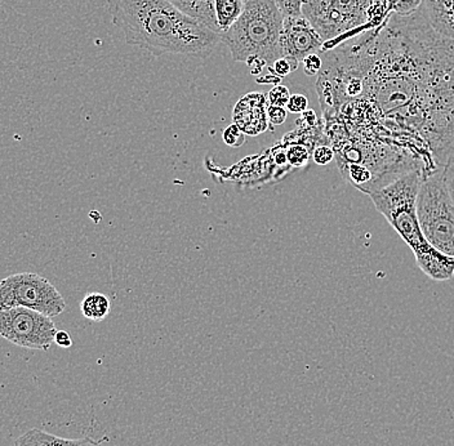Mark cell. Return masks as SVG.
Wrapping results in <instances>:
<instances>
[{
	"instance_id": "6da1fadb",
	"label": "cell",
	"mask_w": 454,
	"mask_h": 446,
	"mask_svg": "<svg viewBox=\"0 0 454 446\" xmlns=\"http://www.w3.org/2000/svg\"><path fill=\"white\" fill-rule=\"evenodd\" d=\"M367 96L393 127L419 130L438 166L454 160V41L419 8L391 13L372 33Z\"/></svg>"
},
{
	"instance_id": "7a4b0ae2",
	"label": "cell",
	"mask_w": 454,
	"mask_h": 446,
	"mask_svg": "<svg viewBox=\"0 0 454 446\" xmlns=\"http://www.w3.org/2000/svg\"><path fill=\"white\" fill-rule=\"evenodd\" d=\"M113 24L129 45L153 56H208L221 34L204 27L168 0H107Z\"/></svg>"
},
{
	"instance_id": "3957f363",
	"label": "cell",
	"mask_w": 454,
	"mask_h": 446,
	"mask_svg": "<svg viewBox=\"0 0 454 446\" xmlns=\"http://www.w3.org/2000/svg\"><path fill=\"white\" fill-rule=\"evenodd\" d=\"M424 178L421 169L410 170L368 195L377 210L414 253L419 269L430 279L450 280L454 274V257L442 254L427 243L417 217V194Z\"/></svg>"
},
{
	"instance_id": "277c9868",
	"label": "cell",
	"mask_w": 454,
	"mask_h": 446,
	"mask_svg": "<svg viewBox=\"0 0 454 446\" xmlns=\"http://www.w3.org/2000/svg\"><path fill=\"white\" fill-rule=\"evenodd\" d=\"M283 21L274 0H247L238 21L221 34V43L229 48L235 62H244L252 75H260L283 57Z\"/></svg>"
},
{
	"instance_id": "5b68a950",
	"label": "cell",
	"mask_w": 454,
	"mask_h": 446,
	"mask_svg": "<svg viewBox=\"0 0 454 446\" xmlns=\"http://www.w3.org/2000/svg\"><path fill=\"white\" fill-rule=\"evenodd\" d=\"M373 0H303L302 16L319 34L322 52L365 33Z\"/></svg>"
},
{
	"instance_id": "8992f818",
	"label": "cell",
	"mask_w": 454,
	"mask_h": 446,
	"mask_svg": "<svg viewBox=\"0 0 454 446\" xmlns=\"http://www.w3.org/2000/svg\"><path fill=\"white\" fill-rule=\"evenodd\" d=\"M419 227L427 243L454 257V203L445 186L442 169L425 176L416 201Z\"/></svg>"
},
{
	"instance_id": "52a82bcc",
	"label": "cell",
	"mask_w": 454,
	"mask_h": 446,
	"mask_svg": "<svg viewBox=\"0 0 454 446\" xmlns=\"http://www.w3.org/2000/svg\"><path fill=\"white\" fill-rule=\"evenodd\" d=\"M14 307L53 317L65 311L67 302L50 280L33 272H21L0 280V309Z\"/></svg>"
},
{
	"instance_id": "ba28073f",
	"label": "cell",
	"mask_w": 454,
	"mask_h": 446,
	"mask_svg": "<svg viewBox=\"0 0 454 446\" xmlns=\"http://www.w3.org/2000/svg\"><path fill=\"white\" fill-rule=\"evenodd\" d=\"M56 324L52 317L25 307L0 309V337L12 345L48 351L55 342Z\"/></svg>"
},
{
	"instance_id": "9c48e42d",
	"label": "cell",
	"mask_w": 454,
	"mask_h": 446,
	"mask_svg": "<svg viewBox=\"0 0 454 446\" xmlns=\"http://www.w3.org/2000/svg\"><path fill=\"white\" fill-rule=\"evenodd\" d=\"M325 42L303 16L284 17L282 36L283 57L302 62L306 57L322 52Z\"/></svg>"
},
{
	"instance_id": "30bf717a",
	"label": "cell",
	"mask_w": 454,
	"mask_h": 446,
	"mask_svg": "<svg viewBox=\"0 0 454 446\" xmlns=\"http://www.w3.org/2000/svg\"><path fill=\"white\" fill-rule=\"evenodd\" d=\"M419 11L434 31L454 41V0H422Z\"/></svg>"
},
{
	"instance_id": "8fae6325",
	"label": "cell",
	"mask_w": 454,
	"mask_h": 446,
	"mask_svg": "<svg viewBox=\"0 0 454 446\" xmlns=\"http://www.w3.org/2000/svg\"><path fill=\"white\" fill-rule=\"evenodd\" d=\"M101 442H96L92 437L83 439H65L57 434L31 428L27 433L21 434L14 442V446H101Z\"/></svg>"
},
{
	"instance_id": "7c38bea8",
	"label": "cell",
	"mask_w": 454,
	"mask_h": 446,
	"mask_svg": "<svg viewBox=\"0 0 454 446\" xmlns=\"http://www.w3.org/2000/svg\"><path fill=\"white\" fill-rule=\"evenodd\" d=\"M168 2L178 11L203 25L204 27L209 28L215 33L223 34L218 27L217 20H215L213 0H168Z\"/></svg>"
},
{
	"instance_id": "4fadbf2b",
	"label": "cell",
	"mask_w": 454,
	"mask_h": 446,
	"mask_svg": "<svg viewBox=\"0 0 454 446\" xmlns=\"http://www.w3.org/2000/svg\"><path fill=\"white\" fill-rule=\"evenodd\" d=\"M244 3V0H213L215 20L221 33H225L238 21L243 13Z\"/></svg>"
},
{
	"instance_id": "5bb4252c",
	"label": "cell",
	"mask_w": 454,
	"mask_h": 446,
	"mask_svg": "<svg viewBox=\"0 0 454 446\" xmlns=\"http://www.w3.org/2000/svg\"><path fill=\"white\" fill-rule=\"evenodd\" d=\"M112 302L109 297L102 293H90L85 295L81 303V311L85 319L102 321L109 317Z\"/></svg>"
},
{
	"instance_id": "9a60e30c",
	"label": "cell",
	"mask_w": 454,
	"mask_h": 446,
	"mask_svg": "<svg viewBox=\"0 0 454 446\" xmlns=\"http://www.w3.org/2000/svg\"><path fill=\"white\" fill-rule=\"evenodd\" d=\"M300 62L296 59H289V57H282V59H277L271 67H269L270 73L277 75L278 78H284V76L289 75L298 69Z\"/></svg>"
},
{
	"instance_id": "2e32d148",
	"label": "cell",
	"mask_w": 454,
	"mask_h": 446,
	"mask_svg": "<svg viewBox=\"0 0 454 446\" xmlns=\"http://www.w3.org/2000/svg\"><path fill=\"white\" fill-rule=\"evenodd\" d=\"M422 0H388V13L411 14L421 7Z\"/></svg>"
},
{
	"instance_id": "e0dca14e",
	"label": "cell",
	"mask_w": 454,
	"mask_h": 446,
	"mask_svg": "<svg viewBox=\"0 0 454 446\" xmlns=\"http://www.w3.org/2000/svg\"><path fill=\"white\" fill-rule=\"evenodd\" d=\"M309 158H310V152L303 145H294L286 152V159H288L289 164L294 167L306 166Z\"/></svg>"
},
{
	"instance_id": "ac0fdd59",
	"label": "cell",
	"mask_w": 454,
	"mask_h": 446,
	"mask_svg": "<svg viewBox=\"0 0 454 446\" xmlns=\"http://www.w3.org/2000/svg\"><path fill=\"white\" fill-rule=\"evenodd\" d=\"M291 96L288 88L284 87V85L277 84L275 87H272V90L269 92V105H271V106L286 107V104H288Z\"/></svg>"
},
{
	"instance_id": "d6986e66",
	"label": "cell",
	"mask_w": 454,
	"mask_h": 446,
	"mask_svg": "<svg viewBox=\"0 0 454 446\" xmlns=\"http://www.w3.org/2000/svg\"><path fill=\"white\" fill-rule=\"evenodd\" d=\"M283 17L302 16L303 0H274Z\"/></svg>"
},
{
	"instance_id": "ffe728a7",
	"label": "cell",
	"mask_w": 454,
	"mask_h": 446,
	"mask_svg": "<svg viewBox=\"0 0 454 446\" xmlns=\"http://www.w3.org/2000/svg\"><path fill=\"white\" fill-rule=\"evenodd\" d=\"M223 141L231 147H239L246 142V133L237 124L227 127L223 133Z\"/></svg>"
},
{
	"instance_id": "44dd1931",
	"label": "cell",
	"mask_w": 454,
	"mask_h": 446,
	"mask_svg": "<svg viewBox=\"0 0 454 446\" xmlns=\"http://www.w3.org/2000/svg\"><path fill=\"white\" fill-rule=\"evenodd\" d=\"M312 158H314L315 163L319 164V166H326L334 159L333 149L326 146V145H320V146L315 147L314 152H312Z\"/></svg>"
},
{
	"instance_id": "7402d4cb",
	"label": "cell",
	"mask_w": 454,
	"mask_h": 446,
	"mask_svg": "<svg viewBox=\"0 0 454 446\" xmlns=\"http://www.w3.org/2000/svg\"><path fill=\"white\" fill-rule=\"evenodd\" d=\"M302 64L306 75L317 76L320 70H322L323 59L319 56V53H314V55L306 57Z\"/></svg>"
},
{
	"instance_id": "603a6c76",
	"label": "cell",
	"mask_w": 454,
	"mask_h": 446,
	"mask_svg": "<svg viewBox=\"0 0 454 446\" xmlns=\"http://www.w3.org/2000/svg\"><path fill=\"white\" fill-rule=\"evenodd\" d=\"M309 99L303 95H294L286 104V110L292 113H302L308 110Z\"/></svg>"
},
{
	"instance_id": "cb8c5ba5",
	"label": "cell",
	"mask_w": 454,
	"mask_h": 446,
	"mask_svg": "<svg viewBox=\"0 0 454 446\" xmlns=\"http://www.w3.org/2000/svg\"><path fill=\"white\" fill-rule=\"evenodd\" d=\"M266 113H268V121L271 123V127L282 126L284 121H286V115H288L286 107L271 106V105H269Z\"/></svg>"
},
{
	"instance_id": "d4e9b609",
	"label": "cell",
	"mask_w": 454,
	"mask_h": 446,
	"mask_svg": "<svg viewBox=\"0 0 454 446\" xmlns=\"http://www.w3.org/2000/svg\"><path fill=\"white\" fill-rule=\"evenodd\" d=\"M442 169L445 186H447L448 192H450L454 203V160L448 161L444 167H442Z\"/></svg>"
},
{
	"instance_id": "484cf974",
	"label": "cell",
	"mask_w": 454,
	"mask_h": 446,
	"mask_svg": "<svg viewBox=\"0 0 454 446\" xmlns=\"http://www.w3.org/2000/svg\"><path fill=\"white\" fill-rule=\"evenodd\" d=\"M55 343L62 348H69L73 346V340H71L70 334L65 331H57Z\"/></svg>"
},
{
	"instance_id": "4316f807",
	"label": "cell",
	"mask_w": 454,
	"mask_h": 446,
	"mask_svg": "<svg viewBox=\"0 0 454 446\" xmlns=\"http://www.w3.org/2000/svg\"><path fill=\"white\" fill-rule=\"evenodd\" d=\"M300 121H305L306 127H314L317 124V113L314 110H306L305 113H301Z\"/></svg>"
},
{
	"instance_id": "83f0119b",
	"label": "cell",
	"mask_w": 454,
	"mask_h": 446,
	"mask_svg": "<svg viewBox=\"0 0 454 446\" xmlns=\"http://www.w3.org/2000/svg\"><path fill=\"white\" fill-rule=\"evenodd\" d=\"M244 2H247V0H244Z\"/></svg>"
}]
</instances>
